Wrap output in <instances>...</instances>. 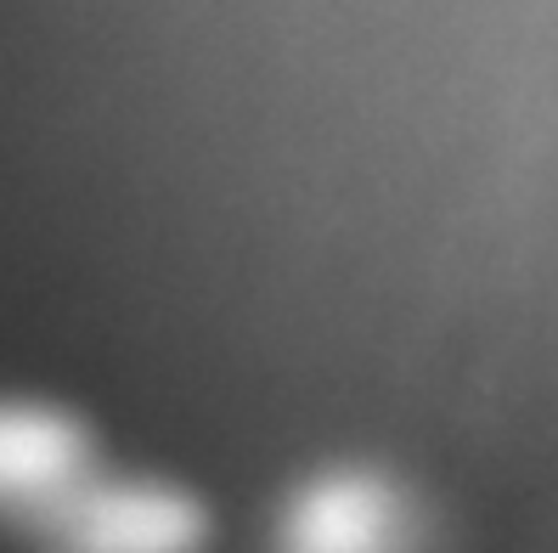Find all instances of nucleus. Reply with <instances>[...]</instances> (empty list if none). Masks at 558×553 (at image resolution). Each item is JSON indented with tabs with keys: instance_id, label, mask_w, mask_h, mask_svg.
<instances>
[{
	"instance_id": "nucleus-1",
	"label": "nucleus",
	"mask_w": 558,
	"mask_h": 553,
	"mask_svg": "<svg viewBox=\"0 0 558 553\" xmlns=\"http://www.w3.org/2000/svg\"><path fill=\"white\" fill-rule=\"evenodd\" d=\"M209 514L175 480L96 474L40 531L46 553H204Z\"/></svg>"
},
{
	"instance_id": "nucleus-2",
	"label": "nucleus",
	"mask_w": 558,
	"mask_h": 553,
	"mask_svg": "<svg viewBox=\"0 0 558 553\" xmlns=\"http://www.w3.org/2000/svg\"><path fill=\"white\" fill-rule=\"evenodd\" d=\"M96 474L102 458L80 412L35 396H0V526L40 537Z\"/></svg>"
},
{
	"instance_id": "nucleus-3",
	"label": "nucleus",
	"mask_w": 558,
	"mask_h": 553,
	"mask_svg": "<svg viewBox=\"0 0 558 553\" xmlns=\"http://www.w3.org/2000/svg\"><path fill=\"white\" fill-rule=\"evenodd\" d=\"M412 497L373 469H327L293 492L277 526V553H412Z\"/></svg>"
}]
</instances>
